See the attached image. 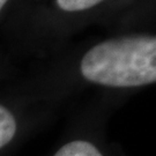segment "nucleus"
Masks as SVG:
<instances>
[{"instance_id":"nucleus-4","label":"nucleus","mask_w":156,"mask_h":156,"mask_svg":"<svg viewBox=\"0 0 156 156\" xmlns=\"http://www.w3.org/2000/svg\"><path fill=\"white\" fill-rule=\"evenodd\" d=\"M103 0H56L58 7L66 12H80L98 5Z\"/></svg>"},{"instance_id":"nucleus-3","label":"nucleus","mask_w":156,"mask_h":156,"mask_svg":"<svg viewBox=\"0 0 156 156\" xmlns=\"http://www.w3.org/2000/svg\"><path fill=\"white\" fill-rule=\"evenodd\" d=\"M19 128L16 116L8 108L0 104V153L14 142Z\"/></svg>"},{"instance_id":"nucleus-2","label":"nucleus","mask_w":156,"mask_h":156,"mask_svg":"<svg viewBox=\"0 0 156 156\" xmlns=\"http://www.w3.org/2000/svg\"><path fill=\"white\" fill-rule=\"evenodd\" d=\"M52 156H106L96 142L86 138H75L66 141Z\"/></svg>"},{"instance_id":"nucleus-1","label":"nucleus","mask_w":156,"mask_h":156,"mask_svg":"<svg viewBox=\"0 0 156 156\" xmlns=\"http://www.w3.org/2000/svg\"><path fill=\"white\" fill-rule=\"evenodd\" d=\"M84 80L111 88H136L156 81V38L125 36L101 42L81 59Z\"/></svg>"},{"instance_id":"nucleus-5","label":"nucleus","mask_w":156,"mask_h":156,"mask_svg":"<svg viewBox=\"0 0 156 156\" xmlns=\"http://www.w3.org/2000/svg\"><path fill=\"white\" fill-rule=\"evenodd\" d=\"M8 0H0V11L2 9V7L6 5V2H7Z\"/></svg>"}]
</instances>
